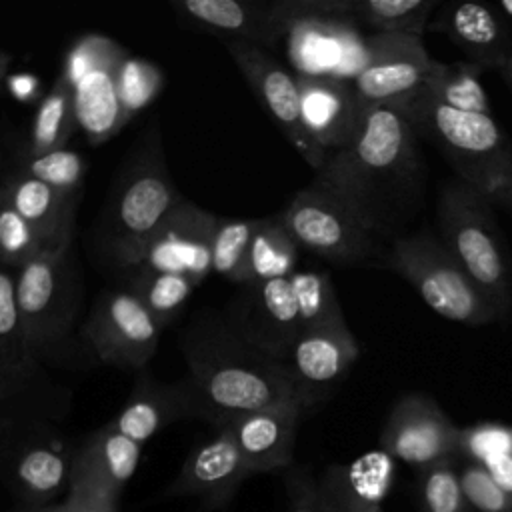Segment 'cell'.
Returning <instances> with one entry per match:
<instances>
[{"label": "cell", "instance_id": "25", "mask_svg": "<svg viewBox=\"0 0 512 512\" xmlns=\"http://www.w3.org/2000/svg\"><path fill=\"white\" fill-rule=\"evenodd\" d=\"M432 28L446 34L478 70H500L512 52V28L494 6L480 2L446 4Z\"/></svg>", "mask_w": 512, "mask_h": 512}, {"label": "cell", "instance_id": "28", "mask_svg": "<svg viewBox=\"0 0 512 512\" xmlns=\"http://www.w3.org/2000/svg\"><path fill=\"white\" fill-rule=\"evenodd\" d=\"M298 252L300 248L284 226L280 212L258 218V226L232 282L244 286L288 276L296 270Z\"/></svg>", "mask_w": 512, "mask_h": 512}, {"label": "cell", "instance_id": "44", "mask_svg": "<svg viewBox=\"0 0 512 512\" xmlns=\"http://www.w3.org/2000/svg\"><path fill=\"white\" fill-rule=\"evenodd\" d=\"M500 72H502V76H504V80H506V84H508V88L512 92V52H510L508 60L504 62V66L500 68Z\"/></svg>", "mask_w": 512, "mask_h": 512}, {"label": "cell", "instance_id": "45", "mask_svg": "<svg viewBox=\"0 0 512 512\" xmlns=\"http://www.w3.org/2000/svg\"><path fill=\"white\" fill-rule=\"evenodd\" d=\"M6 168H8V156H6V146L0 142V180H2V176H4V172H6Z\"/></svg>", "mask_w": 512, "mask_h": 512}, {"label": "cell", "instance_id": "8", "mask_svg": "<svg viewBox=\"0 0 512 512\" xmlns=\"http://www.w3.org/2000/svg\"><path fill=\"white\" fill-rule=\"evenodd\" d=\"M74 448L58 422L0 408V482L24 506L66 496Z\"/></svg>", "mask_w": 512, "mask_h": 512}, {"label": "cell", "instance_id": "5", "mask_svg": "<svg viewBox=\"0 0 512 512\" xmlns=\"http://www.w3.org/2000/svg\"><path fill=\"white\" fill-rule=\"evenodd\" d=\"M416 136L430 140L468 184L492 206L512 210V146L492 114L462 112L420 90L396 106Z\"/></svg>", "mask_w": 512, "mask_h": 512}, {"label": "cell", "instance_id": "9", "mask_svg": "<svg viewBox=\"0 0 512 512\" xmlns=\"http://www.w3.org/2000/svg\"><path fill=\"white\" fill-rule=\"evenodd\" d=\"M386 264L408 280L422 300L446 320L466 326L500 320L440 238L430 232L406 234L390 242Z\"/></svg>", "mask_w": 512, "mask_h": 512}, {"label": "cell", "instance_id": "19", "mask_svg": "<svg viewBox=\"0 0 512 512\" xmlns=\"http://www.w3.org/2000/svg\"><path fill=\"white\" fill-rule=\"evenodd\" d=\"M300 118L308 138L328 154L348 146L356 134L362 102L348 78L330 74H296Z\"/></svg>", "mask_w": 512, "mask_h": 512}, {"label": "cell", "instance_id": "10", "mask_svg": "<svg viewBox=\"0 0 512 512\" xmlns=\"http://www.w3.org/2000/svg\"><path fill=\"white\" fill-rule=\"evenodd\" d=\"M0 408L62 422L72 390L38 358L14 300V274L0 266Z\"/></svg>", "mask_w": 512, "mask_h": 512}, {"label": "cell", "instance_id": "36", "mask_svg": "<svg viewBox=\"0 0 512 512\" xmlns=\"http://www.w3.org/2000/svg\"><path fill=\"white\" fill-rule=\"evenodd\" d=\"M420 512H470L458 478V458H446L418 470Z\"/></svg>", "mask_w": 512, "mask_h": 512}, {"label": "cell", "instance_id": "31", "mask_svg": "<svg viewBox=\"0 0 512 512\" xmlns=\"http://www.w3.org/2000/svg\"><path fill=\"white\" fill-rule=\"evenodd\" d=\"M436 6L434 0H348V18L366 24L374 34L422 40Z\"/></svg>", "mask_w": 512, "mask_h": 512}, {"label": "cell", "instance_id": "13", "mask_svg": "<svg viewBox=\"0 0 512 512\" xmlns=\"http://www.w3.org/2000/svg\"><path fill=\"white\" fill-rule=\"evenodd\" d=\"M162 328L124 284L100 292L80 326V342L98 362L138 372L158 350Z\"/></svg>", "mask_w": 512, "mask_h": 512}, {"label": "cell", "instance_id": "4", "mask_svg": "<svg viewBox=\"0 0 512 512\" xmlns=\"http://www.w3.org/2000/svg\"><path fill=\"white\" fill-rule=\"evenodd\" d=\"M14 274V300L38 358L52 370L80 366L84 274L74 242L48 250Z\"/></svg>", "mask_w": 512, "mask_h": 512}, {"label": "cell", "instance_id": "16", "mask_svg": "<svg viewBox=\"0 0 512 512\" xmlns=\"http://www.w3.org/2000/svg\"><path fill=\"white\" fill-rule=\"evenodd\" d=\"M458 444L460 426L424 392L398 398L380 432V450L416 470L446 458H458Z\"/></svg>", "mask_w": 512, "mask_h": 512}, {"label": "cell", "instance_id": "38", "mask_svg": "<svg viewBox=\"0 0 512 512\" xmlns=\"http://www.w3.org/2000/svg\"><path fill=\"white\" fill-rule=\"evenodd\" d=\"M256 226L258 218H216L210 246V270L214 274L234 280Z\"/></svg>", "mask_w": 512, "mask_h": 512}, {"label": "cell", "instance_id": "7", "mask_svg": "<svg viewBox=\"0 0 512 512\" xmlns=\"http://www.w3.org/2000/svg\"><path fill=\"white\" fill-rule=\"evenodd\" d=\"M440 242L500 318L512 304V274L494 206L468 184L450 180L438 200Z\"/></svg>", "mask_w": 512, "mask_h": 512}, {"label": "cell", "instance_id": "41", "mask_svg": "<svg viewBox=\"0 0 512 512\" xmlns=\"http://www.w3.org/2000/svg\"><path fill=\"white\" fill-rule=\"evenodd\" d=\"M284 488L288 498L286 512H322L316 478L308 468L292 464L288 470H284Z\"/></svg>", "mask_w": 512, "mask_h": 512}, {"label": "cell", "instance_id": "22", "mask_svg": "<svg viewBox=\"0 0 512 512\" xmlns=\"http://www.w3.org/2000/svg\"><path fill=\"white\" fill-rule=\"evenodd\" d=\"M170 6L184 26L218 36L222 42L242 40L270 50L282 34L274 20V2L172 0Z\"/></svg>", "mask_w": 512, "mask_h": 512}, {"label": "cell", "instance_id": "33", "mask_svg": "<svg viewBox=\"0 0 512 512\" xmlns=\"http://www.w3.org/2000/svg\"><path fill=\"white\" fill-rule=\"evenodd\" d=\"M484 72L478 70L468 60L458 62H438L434 64L424 92L436 98L440 104L450 106L462 112H476V114H490V100L488 92L480 82Z\"/></svg>", "mask_w": 512, "mask_h": 512}, {"label": "cell", "instance_id": "39", "mask_svg": "<svg viewBox=\"0 0 512 512\" xmlns=\"http://www.w3.org/2000/svg\"><path fill=\"white\" fill-rule=\"evenodd\" d=\"M458 478L470 512H512V496L504 492L484 468L474 462L460 460Z\"/></svg>", "mask_w": 512, "mask_h": 512}, {"label": "cell", "instance_id": "32", "mask_svg": "<svg viewBox=\"0 0 512 512\" xmlns=\"http://www.w3.org/2000/svg\"><path fill=\"white\" fill-rule=\"evenodd\" d=\"M74 130L76 120L70 88L60 78H56V82L40 98L34 110L26 140L16 142V146L30 154L66 148Z\"/></svg>", "mask_w": 512, "mask_h": 512}, {"label": "cell", "instance_id": "1", "mask_svg": "<svg viewBox=\"0 0 512 512\" xmlns=\"http://www.w3.org/2000/svg\"><path fill=\"white\" fill-rule=\"evenodd\" d=\"M426 174L408 118L396 106L362 104L352 142L328 154L312 182L384 244L406 236L424 208Z\"/></svg>", "mask_w": 512, "mask_h": 512}, {"label": "cell", "instance_id": "34", "mask_svg": "<svg viewBox=\"0 0 512 512\" xmlns=\"http://www.w3.org/2000/svg\"><path fill=\"white\" fill-rule=\"evenodd\" d=\"M118 284L136 294L162 330L178 318L196 288L190 278L168 272H140L118 280Z\"/></svg>", "mask_w": 512, "mask_h": 512}, {"label": "cell", "instance_id": "23", "mask_svg": "<svg viewBox=\"0 0 512 512\" xmlns=\"http://www.w3.org/2000/svg\"><path fill=\"white\" fill-rule=\"evenodd\" d=\"M184 418H192L186 380L162 382L146 366L136 372L128 398L106 424L144 446L158 432Z\"/></svg>", "mask_w": 512, "mask_h": 512}, {"label": "cell", "instance_id": "6", "mask_svg": "<svg viewBox=\"0 0 512 512\" xmlns=\"http://www.w3.org/2000/svg\"><path fill=\"white\" fill-rule=\"evenodd\" d=\"M166 166L158 120L134 142L94 222V252L110 264L142 242L182 202Z\"/></svg>", "mask_w": 512, "mask_h": 512}, {"label": "cell", "instance_id": "37", "mask_svg": "<svg viewBox=\"0 0 512 512\" xmlns=\"http://www.w3.org/2000/svg\"><path fill=\"white\" fill-rule=\"evenodd\" d=\"M48 250L54 248L0 194V266L14 272Z\"/></svg>", "mask_w": 512, "mask_h": 512}, {"label": "cell", "instance_id": "2", "mask_svg": "<svg viewBox=\"0 0 512 512\" xmlns=\"http://www.w3.org/2000/svg\"><path fill=\"white\" fill-rule=\"evenodd\" d=\"M180 350L186 360V386L192 418L214 430L234 418L296 402L286 360L272 358L244 342L222 312L204 310L182 330Z\"/></svg>", "mask_w": 512, "mask_h": 512}, {"label": "cell", "instance_id": "43", "mask_svg": "<svg viewBox=\"0 0 512 512\" xmlns=\"http://www.w3.org/2000/svg\"><path fill=\"white\" fill-rule=\"evenodd\" d=\"M494 10L502 16V20H504L506 24L512 22V0H502V2H498V4L494 6Z\"/></svg>", "mask_w": 512, "mask_h": 512}, {"label": "cell", "instance_id": "40", "mask_svg": "<svg viewBox=\"0 0 512 512\" xmlns=\"http://www.w3.org/2000/svg\"><path fill=\"white\" fill-rule=\"evenodd\" d=\"M64 502L70 512H116L118 496L72 458L70 484Z\"/></svg>", "mask_w": 512, "mask_h": 512}, {"label": "cell", "instance_id": "24", "mask_svg": "<svg viewBox=\"0 0 512 512\" xmlns=\"http://www.w3.org/2000/svg\"><path fill=\"white\" fill-rule=\"evenodd\" d=\"M394 458L370 450L348 464H332L316 478L322 512H382L394 484Z\"/></svg>", "mask_w": 512, "mask_h": 512}, {"label": "cell", "instance_id": "18", "mask_svg": "<svg viewBox=\"0 0 512 512\" xmlns=\"http://www.w3.org/2000/svg\"><path fill=\"white\" fill-rule=\"evenodd\" d=\"M360 356V346L346 324L304 332L286 364L292 374L302 418L320 410Z\"/></svg>", "mask_w": 512, "mask_h": 512}, {"label": "cell", "instance_id": "35", "mask_svg": "<svg viewBox=\"0 0 512 512\" xmlns=\"http://www.w3.org/2000/svg\"><path fill=\"white\" fill-rule=\"evenodd\" d=\"M116 94L124 122L146 110L164 88V72L158 64L126 54L116 68Z\"/></svg>", "mask_w": 512, "mask_h": 512}, {"label": "cell", "instance_id": "15", "mask_svg": "<svg viewBox=\"0 0 512 512\" xmlns=\"http://www.w3.org/2000/svg\"><path fill=\"white\" fill-rule=\"evenodd\" d=\"M434 64L420 38L372 34L350 82L362 104L398 106L424 88Z\"/></svg>", "mask_w": 512, "mask_h": 512}, {"label": "cell", "instance_id": "27", "mask_svg": "<svg viewBox=\"0 0 512 512\" xmlns=\"http://www.w3.org/2000/svg\"><path fill=\"white\" fill-rule=\"evenodd\" d=\"M142 448L144 446L116 432L112 426L102 424L76 444L74 460L120 496L140 464Z\"/></svg>", "mask_w": 512, "mask_h": 512}, {"label": "cell", "instance_id": "12", "mask_svg": "<svg viewBox=\"0 0 512 512\" xmlns=\"http://www.w3.org/2000/svg\"><path fill=\"white\" fill-rule=\"evenodd\" d=\"M216 218L184 198L156 230L116 256L108 268L118 280L140 272H168L186 276L198 286L212 272L210 246Z\"/></svg>", "mask_w": 512, "mask_h": 512}, {"label": "cell", "instance_id": "17", "mask_svg": "<svg viewBox=\"0 0 512 512\" xmlns=\"http://www.w3.org/2000/svg\"><path fill=\"white\" fill-rule=\"evenodd\" d=\"M222 44L276 126L312 166V170L318 172L326 156L316 148L302 126L296 76L262 46L242 40H228Z\"/></svg>", "mask_w": 512, "mask_h": 512}, {"label": "cell", "instance_id": "21", "mask_svg": "<svg viewBox=\"0 0 512 512\" xmlns=\"http://www.w3.org/2000/svg\"><path fill=\"white\" fill-rule=\"evenodd\" d=\"M302 412L294 404L242 414L222 428L234 438L248 474L284 472L294 464Z\"/></svg>", "mask_w": 512, "mask_h": 512}, {"label": "cell", "instance_id": "42", "mask_svg": "<svg viewBox=\"0 0 512 512\" xmlns=\"http://www.w3.org/2000/svg\"><path fill=\"white\" fill-rule=\"evenodd\" d=\"M14 512H70L68 504L62 500L60 504H42V506H24L22 510H14Z\"/></svg>", "mask_w": 512, "mask_h": 512}, {"label": "cell", "instance_id": "11", "mask_svg": "<svg viewBox=\"0 0 512 512\" xmlns=\"http://www.w3.org/2000/svg\"><path fill=\"white\" fill-rule=\"evenodd\" d=\"M128 52L104 34H84L66 52L58 76L72 94L76 128L90 144H104L124 126L116 94V68Z\"/></svg>", "mask_w": 512, "mask_h": 512}, {"label": "cell", "instance_id": "30", "mask_svg": "<svg viewBox=\"0 0 512 512\" xmlns=\"http://www.w3.org/2000/svg\"><path fill=\"white\" fill-rule=\"evenodd\" d=\"M458 458L478 464L512 496V426L478 422L460 428Z\"/></svg>", "mask_w": 512, "mask_h": 512}, {"label": "cell", "instance_id": "3", "mask_svg": "<svg viewBox=\"0 0 512 512\" xmlns=\"http://www.w3.org/2000/svg\"><path fill=\"white\" fill-rule=\"evenodd\" d=\"M222 314L244 342L278 360L288 358L304 332L346 324L332 278L322 270L244 284Z\"/></svg>", "mask_w": 512, "mask_h": 512}, {"label": "cell", "instance_id": "14", "mask_svg": "<svg viewBox=\"0 0 512 512\" xmlns=\"http://www.w3.org/2000/svg\"><path fill=\"white\" fill-rule=\"evenodd\" d=\"M280 216L298 248L336 266H358L380 254L382 242L316 182L298 190Z\"/></svg>", "mask_w": 512, "mask_h": 512}, {"label": "cell", "instance_id": "29", "mask_svg": "<svg viewBox=\"0 0 512 512\" xmlns=\"http://www.w3.org/2000/svg\"><path fill=\"white\" fill-rule=\"evenodd\" d=\"M6 156L8 166L44 182L66 200L80 204L88 170V162L80 152L66 146L50 152L30 154L20 150L16 144H8Z\"/></svg>", "mask_w": 512, "mask_h": 512}, {"label": "cell", "instance_id": "20", "mask_svg": "<svg viewBox=\"0 0 512 512\" xmlns=\"http://www.w3.org/2000/svg\"><path fill=\"white\" fill-rule=\"evenodd\" d=\"M248 476L232 434L228 428H218L212 438L190 450L166 494L192 496L204 508L216 510L234 498Z\"/></svg>", "mask_w": 512, "mask_h": 512}, {"label": "cell", "instance_id": "26", "mask_svg": "<svg viewBox=\"0 0 512 512\" xmlns=\"http://www.w3.org/2000/svg\"><path fill=\"white\" fill-rule=\"evenodd\" d=\"M0 194L12 208L44 238L50 248L74 242L76 212L74 204L44 182L8 166L0 180Z\"/></svg>", "mask_w": 512, "mask_h": 512}]
</instances>
